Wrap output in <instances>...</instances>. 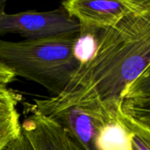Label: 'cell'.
I'll use <instances>...</instances> for the list:
<instances>
[{
  "mask_svg": "<svg viewBox=\"0 0 150 150\" xmlns=\"http://www.w3.org/2000/svg\"><path fill=\"white\" fill-rule=\"evenodd\" d=\"M150 64V15L130 14L102 32L92 62L73 79L88 81L103 103L118 107L125 90Z\"/></svg>",
  "mask_w": 150,
  "mask_h": 150,
  "instance_id": "1",
  "label": "cell"
},
{
  "mask_svg": "<svg viewBox=\"0 0 150 150\" xmlns=\"http://www.w3.org/2000/svg\"><path fill=\"white\" fill-rule=\"evenodd\" d=\"M79 34L20 42L0 40V60L16 77L41 85L52 96L59 95L79 68L73 56Z\"/></svg>",
  "mask_w": 150,
  "mask_h": 150,
  "instance_id": "2",
  "label": "cell"
},
{
  "mask_svg": "<svg viewBox=\"0 0 150 150\" xmlns=\"http://www.w3.org/2000/svg\"><path fill=\"white\" fill-rule=\"evenodd\" d=\"M80 23L62 8L47 12L0 13V35H18L25 40L78 34Z\"/></svg>",
  "mask_w": 150,
  "mask_h": 150,
  "instance_id": "3",
  "label": "cell"
},
{
  "mask_svg": "<svg viewBox=\"0 0 150 150\" xmlns=\"http://www.w3.org/2000/svg\"><path fill=\"white\" fill-rule=\"evenodd\" d=\"M61 7L80 23L81 29H107L142 12L125 0H61Z\"/></svg>",
  "mask_w": 150,
  "mask_h": 150,
  "instance_id": "4",
  "label": "cell"
},
{
  "mask_svg": "<svg viewBox=\"0 0 150 150\" xmlns=\"http://www.w3.org/2000/svg\"><path fill=\"white\" fill-rule=\"evenodd\" d=\"M103 30L81 29L73 45V56L79 64V67L87 66L95 58Z\"/></svg>",
  "mask_w": 150,
  "mask_h": 150,
  "instance_id": "5",
  "label": "cell"
},
{
  "mask_svg": "<svg viewBox=\"0 0 150 150\" xmlns=\"http://www.w3.org/2000/svg\"><path fill=\"white\" fill-rule=\"evenodd\" d=\"M15 104L0 106V150H4L22 132Z\"/></svg>",
  "mask_w": 150,
  "mask_h": 150,
  "instance_id": "6",
  "label": "cell"
},
{
  "mask_svg": "<svg viewBox=\"0 0 150 150\" xmlns=\"http://www.w3.org/2000/svg\"><path fill=\"white\" fill-rule=\"evenodd\" d=\"M120 110L139 125L150 129V99L141 101L123 100Z\"/></svg>",
  "mask_w": 150,
  "mask_h": 150,
  "instance_id": "7",
  "label": "cell"
},
{
  "mask_svg": "<svg viewBox=\"0 0 150 150\" xmlns=\"http://www.w3.org/2000/svg\"><path fill=\"white\" fill-rule=\"evenodd\" d=\"M150 99V64L140 76L124 92L123 100L141 101ZM121 101V102H122Z\"/></svg>",
  "mask_w": 150,
  "mask_h": 150,
  "instance_id": "8",
  "label": "cell"
},
{
  "mask_svg": "<svg viewBox=\"0 0 150 150\" xmlns=\"http://www.w3.org/2000/svg\"><path fill=\"white\" fill-rule=\"evenodd\" d=\"M121 114L132 134V150H150V129Z\"/></svg>",
  "mask_w": 150,
  "mask_h": 150,
  "instance_id": "9",
  "label": "cell"
},
{
  "mask_svg": "<svg viewBox=\"0 0 150 150\" xmlns=\"http://www.w3.org/2000/svg\"><path fill=\"white\" fill-rule=\"evenodd\" d=\"M21 101V96L14 90L9 88L7 84L0 81V106L15 104Z\"/></svg>",
  "mask_w": 150,
  "mask_h": 150,
  "instance_id": "10",
  "label": "cell"
},
{
  "mask_svg": "<svg viewBox=\"0 0 150 150\" xmlns=\"http://www.w3.org/2000/svg\"><path fill=\"white\" fill-rule=\"evenodd\" d=\"M4 150H34V149L31 144L29 143L28 139H27V137L22 132L21 135L13 142H11Z\"/></svg>",
  "mask_w": 150,
  "mask_h": 150,
  "instance_id": "11",
  "label": "cell"
},
{
  "mask_svg": "<svg viewBox=\"0 0 150 150\" xmlns=\"http://www.w3.org/2000/svg\"><path fill=\"white\" fill-rule=\"evenodd\" d=\"M16 76L14 73L0 60V81L4 82L5 84H9L15 81Z\"/></svg>",
  "mask_w": 150,
  "mask_h": 150,
  "instance_id": "12",
  "label": "cell"
},
{
  "mask_svg": "<svg viewBox=\"0 0 150 150\" xmlns=\"http://www.w3.org/2000/svg\"><path fill=\"white\" fill-rule=\"evenodd\" d=\"M125 1L142 11H144L147 6L150 5V0H125Z\"/></svg>",
  "mask_w": 150,
  "mask_h": 150,
  "instance_id": "13",
  "label": "cell"
},
{
  "mask_svg": "<svg viewBox=\"0 0 150 150\" xmlns=\"http://www.w3.org/2000/svg\"><path fill=\"white\" fill-rule=\"evenodd\" d=\"M8 0H0V13H5L6 6L7 5Z\"/></svg>",
  "mask_w": 150,
  "mask_h": 150,
  "instance_id": "14",
  "label": "cell"
},
{
  "mask_svg": "<svg viewBox=\"0 0 150 150\" xmlns=\"http://www.w3.org/2000/svg\"><path fill=\"white\" fill-rule=\"evenodd\" d=\"M144 11H145L146 13H147L150 15V5H148V6H147V7H146Z\"/></svg>",
  "mask_w": 150,
  "mask_h": 150,
  "instance_id": "15",
  "label": "cell"
},
{
  "mask_svg": "<svg viewBox=\"0 0 150 150\" xmlns=\"http://www.w3.org/2000/svg\"><path fill=\"white\" fill-rule=\"evenodd\" d=\"M65 150H83V149L80 148V147H71V148H68V149H65Z\"/></svg>",
  "mask_w": 150,
  "mask_h": 150,
  "instance_id": "16",
  "label": "cell"
}]
</instances>
